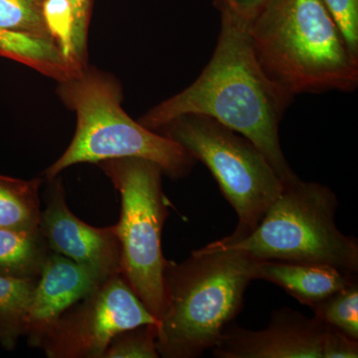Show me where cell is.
<instances>
[{"label":"cell","instance_id":"5b68a950","mask_svg":"<svg viewBox=\"0 0 358 358\" xmlns=\"http://www.w3.org/2000/svg\"><path fill=\"white\" fill-rule=\"evenodd\" d=\"M59 94L76 110L77 129L62 157L47 169V178L74 164L110 159L150 160L174 179L185 178L194 166L196 160L178 143L129 117L119 87L105 75L83 69L61 82Z\"/></svg>","mask_w":358,"mask_h":358},{"label":"cell","instance_id":"cb8c5ba5","mask_svg":"<svg viewBox=\"0 0 358 358\" xmlns=\"http://www.w3.org/2000/svg\"><path fill=\"white\" fill-rule=\"evenodd\" d=\"M358 341L333 327H326L322 341V358H357Z\"/></svg>","mask_w":358,"mask_h":358},{"label":"cell","instance_id":"3957f363","mask_svg":"<svg viewBox=\"0 0 358 358\" xmlns=\"http://www.w3.org/2000/svg\"><path fill=\"white\" fill-rule=\"evenodd\" d=\"M253 259L235 250L193 251L164 268L166 312L157 327L159 357L195 358L214 348L243 308Z\"/></svg>","mask_w":358,"mask_h":358},{"label":"cell","instance_id":"ba28073f","mask_svg":"<svg viewBox=\"0 0 358 358\" xmlns=\"http://www.w3.org/2000/svg\"><path fill=\"white\" fill-rule=\"evenodd\" d=\"M145 324L159 326L122 275L99 285L82 303L71 307L35 345L50 358H103L117 334Z\"/></svg>","mask_w":358,"mask_h":358},{"label":"cell","instance_id":"5bb4252c","mask_svg":"<svg viewBox=\"0 0 358 358\" xmlns=\"http://www.w3.org/2000/svg\"><path fill=\"white\" fill-rule=\"evenodd\" d=\"M49 251L39 229L20 232L0 228V275L37 280Z\"/></svg>","mask_w":358,"mask_h":358},{"label":"cell","instance_id":"52a82bcc","mask_svg":"<svg viewBox=\"0 0 358 358\" xmlns=\"http://www.w3.org/2000/svg\"><path fill=\"white\" fill-rule=\"evenodd\" d=\"M157 131L209 169L237 213L239 223L232 236L253 230L282 192V180L263 152L248 138L211 117L180 115Z\"/></svg>","mask_w":358,"mask_h":358},{"label":"cell","instance_id":"4fadbf2b","mask_svg":"<svg viewBox=\"0 0 358 358\" xmlns=\"http://www.w3.org/2000/svg\"><path fill=\"white\" fill-rule=\"evenodd\" d=\"M0 55L24 63L59 82L76 76L84 69L71 64L53 39L24 32L0 29Z\"/></svg>","mask_w":358,"mask_h":358},{"label":"cell","instance_id":"44dd1931","mask_svg":"<svg viewBox=\"0 0 358 358\" xmlns=\"http://www.w3.org/2000/svg\"><path fill=\"white\" fill-rule=\"evenodd\" d=\"M343 33L348 48L358 58V0H322Z\"/></svg>","mask_w":358,"mask_h":358},{"label":"cell","instance_id":"ac0fdd59","mask_svg":"<svg viewBox=\"0 0 358 358\" xmlns=\"http://www.w3.org/2000/svg\"><path fill=\"white\" fill-rule=\"evenodd\" d=\"M44 0H0V29L53 39L43 17ZM54 40V39H53Z\"/></svg>","mask_w":358,"mask_h":358},{"label":"cell","instance_id":"8fae6325","mask_svg":"<svg viewBox=\"0 0 358 358\" xmlns=\"http://www.w3.org/2000/svg\"><path fill=\"white\" fill-rule=\"evenodd\" d=\"M106 280L67 257L50 252L33 291L26 334L32 345L71 307Z\"/></svg>","mask_w":358,"mask_h":358},{"label":"cell","instance_id":"9a60e30c","mask_svg":"<svg viewBox=\"0 0 358 358\" xmlns=\"http://www.w3.org/2000/svg\"><path fill=\"white\" fill-rule=\"evenodd\" d=\"M40 183V179L25 181L0 176V228L20 232L39 229Z\"/></svg>","mask_w":358,"mask_h":358},{"label":"cell","instance_id":"ffe728a7","mask_svg":"<svg viewBox=\"0 0 358 358\" xmlns=\"http://www.w3.org/2000/svg\"><path fill=\"white\" fill-rule=\"evenodd\" d=\"M157 326L145 324L117 334L103 358H157Z\"/></svg>","mask_w":358,"mask_h":358},{"label":"cell","instance_id":"7402d4cb","mask_svg":"<svg viewBox=\"0 0 358 358\" xmlns=\"http://www.w3.org/2000/svg\"><path fill=\"white\" fill-rule=\"evenodd\" d=\"M69 1L72 6L75 18L74 35H73L75 57L78 63L84 67L92 0H69Z\"/></svg>","mask_w":358,"mask_h":358},{"label":"cell","instance_id":"30bf717a","mask_svg":"<svg viewBox=\"0 0 358 358\" xmlns=\"http://www.w3.org/2000/svg\"><path fill=\"white\" fill-rule=\"evenodd\" d=\"M326 327L315 317L281 308L262 331L228 326L212 352L217 358H322Z\"/></svg>","mask_w":358,"mask_h":358},{"label":"cell","instance_id":"277c9868","mask_svg":"<svg viewBox=\"0 0 358 358\" xmlns=\"http://www.w3.org/2000/svg\"><path fill=\"white\" fill-rule=\"evenodd\" d=\"M338 207L331 188L298 178L282 185L253 230L224 237L199 251L235 250L253 260L322 264L357 277V240L338 230Z\"/></svg>","mask_w":358,"mask_h":358},{"label":"cell","instance_id":"6da1fadb","mask_svg":"<svg viewBox=\"0 0 358 358\" xmlns=\"http://www.w3.org/2000/svg\"><path fill=\"white\" fill-rule=\"evenodd\" d=\"M217 43L208 64L187 88L155 106L140 122L159 131L176 117L201 115L237 131L256 145L282 185L298 178L280 143L279 128L294 96L264 72L247 27L220 16Z\"/></svg>","mask_w":358,"mask_h":358},{"label":"cell","instance_id":"7a4b0ae2","mask_svg":"<svg viewBox=\"0 0 358 358\" xmlns=\"http://www.w3.org/2000/svg\"><path fill=\"white\" fill-rule=\"evenodd\" d=\"M247 33L264 72L294 98L357 90L358 58L322 0H267Z\"/></svg>","mask_w":358,"mask_h":358},{"label":"cell","instance_id":"d6986e66","mask_svg":"<svg viewBox=\"0 0 358 358\" xmlns=\"http://www.w3.org/2000/svg\"><path fill=\"white\" fill-rule=\"evenodd\" d=\"M43 17L47 30L71 64L84 68L75 57L73 35L75 18L69 0H44Z\"/></svg>","mask_w":358,"mask_h":358},{"label":"cell","instance_id":"603a6c76","mask_svg":"<svg viewBox=\"0 0 358 358\" xmlns=\"http://www.w3.org/2000/svg\"><path fill=\"white\" fill-rule=\"evenodd\" d=\"M266 1L267 0H214V6L220 13V16H225L248 27L249 23Z\"/></svg>","mask_w":358,"mask_h":358},{"label":"cell","instance_id":"8992f818","mask_svg":"<svg viewBox=\"0 0 358 358\" xmlns=\"http://www.w3.org/2000/svg\"><path fill=\"white\" fill-rule=\"evenodd\" d=\"M121 195V218L115 224L121 244V275L157 320L166 312L162 238L169 212L162 190V169L141 159L100 162Z\"/></svg>","mask_w":358,"mask_h":358},{"label":"cell","instance_id":"2e32d148","mask_svg":"<svg viewBox=\"0 0 358 358\" xmlns=\"http://www.w3.org/2000/svg\"><path fill=\"white\" fill-rule=\"evenodd\" d=\"M37 280L0 275V343L4 345H13L18 336L26 334L28 310Z\"/></svg>","mask_w":358,"mask_h":358},{"label":"cell","instance_id":"9c48e42d","mask_svg":"<svg viewBox=\"0 0 358 358\" xmlns=\"http://www.w3.org/2000/svg\"><path fill=\"white\" fill-rule=\"evenodd\" d=\"M39 230L49 249L107 280L121 275V244L117 227L96 228L71 212L62 186L56 185L41 213Z\"/></svg>","mask_w":358,"mask_h":358},{"label":"cell","instance_id":"e0dca14e","mask_svg":"<svg viewBox=\"0 0 358 358\" xmlns=\"http://www.w3.org/2000/svg\"><path fill=\"white\" fill-rule=\"evenodd\" d=\"M313 310L315 317L326 326L358 341L357 281L320 301Z\"/></svg>","mask_w":358,"mask_h":358},{"label":"cell","instance_id":"7c38bea8","mask_svg":"<svg viewBox=\"0 0 358 358\" xmlns=\"http://www.w3.org/2000/svg\"><path fill=\"white\" fill-rule=\"evenodd\" d=\"M251 271L254 280L273 282L312 308L357 281L355 275L322 264L253 260Z\"/></svg>","mask_w":358,"mask_h":358}]
</instances>
